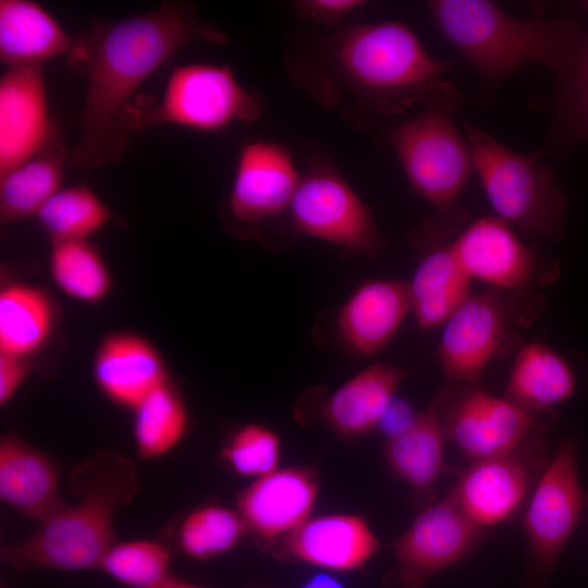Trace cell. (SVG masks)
Returning a JSON list of instances; mask_svg holds the SVG:
<instances>
[{
	"mask_svg": "<svg viewBox=\"0 0 588 588\" xmlns=\"http://www.w3.org/2000/svg\"><path fill=\"white\" fill-rule=\"evenodd\" d=\"M197 40L223 44L228 36L201 19L195 5L181 1H163L120 20L99 17L76 35L69 63L85 74L86 93L73 163L95 170L120 162L130 143L124 111L131 96Z\"/></svg>",
	"mask_w": 588,
	"mask_h": 588,
	"instance_id": "cell-1",
	"label": "cell"
},
{
	"mask_svg": "<svg viewBox=\"0 0 588 588\" xmlns=\"http://www.w3.org/2000/svg\"><path fill=\"white\" fill-rule=\"evenodd\" d=\"M134 463L120 452L100 450L69 474L73 502H64L37 529L17 542L3 543L2 563L17 571H83L98 567L118 540L114 514L138 491Z\"/></svg>",
	"mask_w": 588,
	"mask_h": 588,
	"instance_id": "cell-2",
	"label": "cell"
},
{
	"mask_svg": "<svg viewBox=\"0 0 588 588\" xmlns=\"http://www.w3.org/2000/svg\"><path fill=\"white\" fill-rule=\"evenodd\" d=\"M333 59L345 82L375 108L400 113L421 103L454 109L461 94L443 79L451 64L432 57L400 21L352 26L333 45Z\"/></svg>",
	"mask_w": 588,
	"mask_h": 588,
	"instance_id": "cell-3",
	"label": "cell"
},
{
	"mask_svg": "<svg viewBox=\"0 0 588 588\" xmlns=\"http://www.w3.org/2000/svg\"><path fill=\"white\" fill-rule=\"evenodd\" d=\"M443 36L488 82L540 63L560 72L581 32L569 20L517 19L488 0L428 2Z\"/></svg>",
	"mask_w": 588,
	"mask_h": 588,
	"instance_id": "cell-4",
	"label": "cell"
},
{
	"mask_svg": "<svg viewBox=\"0 0 588 588\" xmlns=\"http://www.w3.org/2000/svg\"><path fill=\"white\" fill-rule=\"evenodd\" d=\"M463 128L495 216L525 234L556 240L567 201L553 170L539 155L514 151L467 121Z\"/></svg>",
	"mask_w": 588,
	"mask_h": 588,
	"instance_id": "cell-5",
	"label": "cell"
},
{
	"mask_svg": "<svg viewBox=\"0 0 588 588\" xmlns=\"http://www.w3.org/2000/svg\"><path fill=\"white\" fill-rule=\"evenodd\" d=\"M261 112V99L238 82L229 65L189 63L172 70L160 101L130 103L124 125L130 133L167 124L217 132L234 123H253Z\"/></svg>",
	"mask_w": 588,
	"mask_h": 588,
	"instance_id": "cell-6",
	"label": "cell"
},
{
	"mask_svg": "<svg viewBox=\"0 0 588 588\" xmlns=\"http://www.w3.org/2000/svg\"><path fill=\"white\" fill-rule=\"evenodd\" d=\"M455 109L430 103L389 134L414 192L453 226L461 221L457 198L475 170L470 147L452 121Z\"/></svg>",
	"mask_w": 588,
	"mask_h": 588,
	"instance_id": "cell-7",
	"label": "cell"
},
{
	"mask_svg": "<svg viewBox=\"0 0 588 588\" xmlns=\"http://www.w3.org/2000/svg\"><path fill=\"white\" fill-rule=\"evenodd\" d=\"M585 491L578 469V444L565 437L550 458L522 514L527 542L525 588H548L575 531Z\"/></svg>",
	"mask_w": 588,
	"mask_h": 588,
	"instance_id": "cell-8",
	"label": "cell"
},
{
	"mask_svg": "<svg viewBox=\"0 0 588 588\" xmlns=\"http://www.w3.org/2000/svg\"><path fill=\"white\" fill-rule=\"evenodd\" d=\"M544 430L515 449L456 468V480L446 494L482 529L522 516L549 463Z\"/></svg>",
	"mask_w": 588,
	"mask_h": 588,
	"instance_id": "cell-9",
	"label": "cell"
},
{
	"mask_svg": "<svg viewBox=\"0 0 588 588\" xmlns=\"http://www.w3.org/2000/svg\"><path fill=\"white\" fill-rule=\"evenodd\" d=\"M294 231L344 250L378 256L382 235L366 204L328 160L310 162L290 205Z\"/></svg>",
	"mask_w": 588,
	"mask_h": 588,
	"instance_id": "cell-10",
	"label": "cell"
},
{
	"mask_svg": "<svg viewBox=\"0 0 588 588\" xmlns=\"http://www.w3.org/2000/svg\"><path fill=\"white\" fill-rule=\"evenodd\" d=\"M446 441L468 462L506 453L549 421L475 384L448 382L434 396Z\"/></svg>",
	"mask_w": 588,
	"mask_h": 588,
	"instance_id": "cell-11",
	"label": "cell"
},
{
	"mask_svg": "<svg viewBox=\"0 0 588 588\" xmlns=\"http://www.w3.org/2000/svg\"><path fill=\"white\" fill-rule=\"evenodd\" d=\"M482 537L483 529L448 495L428 504L393 543L395 568L388 588H426L437 575L468 559Z\"/></svg>",
	"mask_w": 588,
	"mask_h": 588,
	"instance_id": "cell-12",
	"label": "cell"
},
{
	"mask_svg": "<svg viewBox=\"0 0 588 588\" xmlns=\"http://www.w3.org/2000/svg\"><path fill=\"white\" fill-rule=\"evenodd\" d=\"M511 298L490 290L471 294L443 323L438 359L452 383H478L489 362L503 346L516 319Z\"/></svg>",
	"mask_w": 588,
	"mask_h": 588,
	"instance_id": "cell-13",
	"label": "cell"
},
{
	"mask_svg": "<svg viewBox=\"0 0 588 588\" xmlns=\"http://www.w3.org/2000/svg\"><path fill=\"white\" fill-rule=\"evenodd\" d=\"M58 139L41 65L7 68L0 78V176Z\"/></svg>",
	"mask_w": 588,
	"mask_h": 588,
	"instance_id": "cell-14",
	"label": "cell"
},
{
	"mask_svg": "<svg viewBox=\"0 0 588 588\" xmlns=\"http://www.w3.org/2000/svg\"><path fill=\"white\" fill-rule=\"evenodd\" d=\"M451 247L470 280L482 281L494 290L522 293L541 278L536 254L497 216L471 222L451 242Z\"/></svg>",
	"mask_w": 588,
	"mask_h": 588,
	"instance_id": "cell-15",
	"label": "cell"
},
{
	"mask_svg": "<svg viewBox=\"0 0 588 588\" xmlns=\"http://www.w3.org/2000/svg\"><path fill=\"white\" fill-rule=\"evenodd\" d=\"M299 181L293 157L284 145L247 142L236 160L230 211L245 223L271 219L290 208Z\"/></svg>",
	"mask_w": 588,
	"mask_h": 588,
	"instance_id": "cell-16",
	"label": "cell"
},
{
	"mask_svg": "<svg viewBox=\"0 0 588 588\" xmlns=\"http://www.w3.org/2000/svg\"><path fill=\"white\" fill-rule=\"evenodd\" d=\"M318 490L315 469L278 468L241 490L236 510L258 540L284 539L310 518Z\"/></svg>",
	"mask_w": 588,
	"mask_h": 588,
	"instance_id": "cell-17",
	"label": "cell"
},
{
	"mask_svg": "<svg viewBox=\"0 0 588 588\" xmlns=\"http://www.w3.org/2000/svg\"><path fill=\"white\" fill-rule=\"evenodd\" d=\"M451 230L443 223H428L416 236L422 250L408 284L412 311L421 329L443 324L471 295V280L446 242Z\"/></svg>",
	"mask_w": 588,
	"mask_h": 588,
	"instance_id": "cell-18",
	"label": "cell"
},
{
	"mask_svg": "<svg viewBox=\"0 0 588 588\" xmlns=\"http://www.w3.org/2000/svg\"><path fill=\"white\" fill-rule=\"evenodd\" d=\"M409 311L408 282L399 279L366 280L339 308L336 332L347 351L371 358L388 345Z\"/></svg>",
	"mask_w": 588,
	"mask_h": 588,
	"instance_id": "cell-19",
	"label": "cell"
},
{
	"mask_svg": "<svg viewBox=\"0 0 588 588\" xmlns=\"http://www.w3.org/2000/svg\"><path fill=\"white\" fill-rule=\"evenodd\" d=\"M93 378L109 401L131 411L170 380L159 351L132 332L112 333L101 341L93 360Z\"/></svg>",
	"mask_w": 588,
	"mask_h": 588,
	"instance_id": "cell-20",
	"label": "cell"
},
{
	"mask_svg": "<svg viewBox=\"0 0 588 588\" xmlns=\"http://www.w3.org/2000/svg\"><path fill=\"white\" fill-rule=\"evenodd\" d=\"M283 541L290 556L328 572L360 568L380 548L367 520L355 514L309 518Z\"/></svg>",
	"mask_w": 588,
	"mask_h": 588,
	"instance_id": "cell-21",
	"label": "cell"
},
{
	"mask_svg": "<svg viewBox=\"0 0 588 588\" xmlns=\"http://www.w3.org/2000/svg\"><path fill=\"white\" fill-rule=\"evenodd\" d=\"M0 499L23 517L42 522L65 502L58 463L14 433L2 436Z\"/></svg>",
	"mask_w": 588,
	"mask_h": 588,
	"instance_id": "cell-22",
	"label": "cell"
},
{
	"mask_svg": "<svg viewBox=\"0 0 588 588\" xmlns=\"http://www.w3.org/2000/svg\"><path fill=\"white\" fill-rule=\"evenodd\" d=\"M408 370L376 363L360 370L322 403L320 417L343 439L360 438L378 428Z\"/></svg>",
	"mask_w": 588,
	"mask_h": 588,
	"instance_id": "cell-23",
	"label": "cell"
},
{
	"mask_svg": "<svg viewBox=\"0 0 588 588\" xmlns=\"http://www.w3.org/2000/svg\"><path fill=\"white\" fill-rule=\"evenodd\" d=\"M445 434L437 402L417 413L401 433L387 439L384 457L391 471L416 493L430 497L437 481L454 474L445 460Z\"/></svg>",
	"mask_w": 588,
	"mask_h": 588,
	"instance_id": "cell-24",
	"label": "cell"
},
{
	"mask_svg": "<svg viewBox=\"0 0 588 588\" xmlns=\"http://www.w3.org/2000/svg\"><path fill=\"white\" fill-rule=\"evenodd\" d=\"M74 40L38 2L0 1V60L7 68L69 56Z\"/></svg>",
	"mask_w": 588,
	"mask_h": 588,
	"instance_id": "cell-25",
	"label": "cell"
},
{
	"mask_svg": "<svg viewBox=\"0 0 588 588\" xmlns=\"http://www.w3.org/2000/svg\"><path fill=\"white\" fill-rule=\"evenodd\" d=\"M568 363L551 347L531 342L523 345L513 364L504 397L536 415H549L576 391Z\"/></svg>",
	"mask_w": 588,
	"mask_h": 588,
	"instance_id": "cell-26",
	"label": "cell"
},
{
	"mask_svg": "<svg viewBox=\"0 0 588 588\" xmlns=\"http://www.w3.org/2000/svg\"><path fill=\"white\" fill-rule=\"evenodd\" d=\"M52 301L41 289L11 283L0 292V354L29 359L54 328Z\"/></svg>",
	"mask_w": 588,
	"mask_h": 588,
	"instance_id": "cell-27",
	"label": "cell"
},
{
	"mask_svg": "<svg viewBox=\"0 0 588 588\" xmlns=\"http://www.w3.org/2000/svg\"><path fill=\"white\" fill-rule=\"evenodd\" d=\"M65 150L51 146L0 176V217L12 223L36 216L59 189L64 177Z\"/></svg>",
	"mask_w": 588,
	"mask_h": 588,
	"instance_id": "cell-28",
	"label": "cell"
},
{
	"mask_svg": "<svg viewBox=\"0 0 588 588\" xmlns=\"http://www.w3.org/2000/svg\"><path fill=\"white\" fill-rule=\"evenodd\" d=\"M133 438L138 456H164L184 439L189 415L179 389L168 381L147 395L133 411Z\"/></svg>",
	"mask_w": 588,
	"mask_h": 588,
	"instance_id": "cell-29",
	"label": "cell"
},
{
	"mask_svg": "<svg viewBox=\"0 0 588 588\" xmlns=\"http://www.w3.org/2000/svg\"><path fill=\"white\" fill-rule=\"evenodd\" d=\"M49 272L64 294L82 303H99L112 287L107 264L88 241H53Z\"/></svg>",
	"mask_w": 588,
	"mask_h": 588,
	"instance_id": "cell-30",
	"label": "cell"
},
{
	"mask_svg": "<svg viewBox=\"0 0 588 588\" xmlns=\"http://www.w3.org/2000/svg\"><path fill=\"white\" fill-rule=\"evenodd\" d=\"M53 241H88L112 212L85 183L59 189L36 215Z\"/></svg>",
	"mask_w": 588,
	"mask_h": 588,
	"instance_id": "cell-31",
	"label": "cell"
},
{
	"mask_svg": "<svg viewBox=\"0 0 588 588\" xmlns=\"http://www.w3.org/2000/svg\"><path fill=\"white\" fill-rule=\"evenodd\" d=\"M247 532L237 510L206 504L184 516L177 527L176 541L186 556L206 561L232 551Z\"/></svg>",
	"mask_w": 588,
	"mask_h": 588,
	"instance_id": "cell-32",
	"label": "cell"
},
{
	"mask_svg": "<svg viewBox=\"0 0 588 588\" xmlns=\"http://www.w3.org/2000/svg\"><path fill=\"white\" fill-rule=\"evenodd\" d=\"M171 552L160 541H117L101 558L97 569L128 588H161L172 577Z\"/></svg>",
	"mask_w": 588,
	"mask_h": 588,
	"instance_id": "cell-33",
	"label": "cell"
},
{
	"mask_svg": "<svg viewBox=\"0 0 588 588\" xmlns=\"http://www.w3.org/2000/svg\"><path fill=\"white\" fill-rule=\"evenodd\" d=\"M280 453L278 434L260 424H246L237 428L221 449L223 462L234 473L255 479L278 469Z\"/></svg>",
	"mask_w": 588,
	"mask_h": 588,
	"instance_id": "cell-34",
	"label": "cell"
},
{
	"mask_svg": "<svg viewBox=\"0 0 588 588\" xmlns=\"http://www.w3.org/2000/svg\"><path fill=\"white\" fill-rule=\"evenodd\" d=\"M556 74L561 81L562 122L575 138L588 139V32L581 34Z\"/></svg>",
	"mask_w": 588,
	"mask_h": 588,
	"instance_id": "cell-35",
	"label": "cell"
},
{
	"mask_svg": "<svg viewBox=\"0 0 588 588\" xmlns=\"http://www.w3.org/2000/svg\"><path fill=\"white\" fill-rule=\"evenodd\" d=\"M364 5L362 0H302L295 2V12L301 17L331 27Z\"/></svg>",
	"mask_w": 588,
	"mask_h": 588,
	"instance_id": "cell-36",
	"label": "cell"
},
{
	"mask_svg": "<svg viewBox=\"0 0 588 588\" xmlns=\"http://www.w3.org/2000/svg\"><path fill=\"white\" fill-rule=\"evenodd\" d=\"M28 372V359L0 354V404L2 406L14 397Z\"/></svg>",
	"mask_w": 588,
	"mask_h": 588,
	"instance_id": "cell-37",
	"label": "cell"
},
{
	"mask_svg": "<svg viewBox=\"0 0 588 588\" xmlns=\"http://www.w3.org/2000/svg\"><path fill=\"white\" fill-rule=\"evenodd\" d=\"M416 415L407 401L395 395L384 411L378 428L389 439L404 431Z\"/></svg>",
	"mask_w": 588,
	"mask_h": 588,
	"instance_id": "cell-38",
	"label": "cell"
},
{
	"mask_svg": "<svg viewBox=\"0 0 588 588\" xmlns=\"http://www.w3.org/2000/svg\"><path fill=\"white\" fill-rule=\"evenodd\" d=\"M301 588H346L335 576L328 572L317 573L308 577Z\"/></svg>",
	"mask_w": 588,
	"mask_h": 588,
	"instance_id": "cell-39",
	"label": "cell"
},
{
	"mask_svg": "<svg viewBox=\"0 0 588 588\" xmlns=\"http://www.w3.org/2000/svg\"><path fill=\"white\" fill-rule=\"evenodd\" d=\"M161 588H206L199 585L191 584L187 581H183L181 579H177L176 577H172L164 586Z\"/></svg>",
	"mask_w": 588,
	"mask_h": 588,
	"instance_id": "cell-40",
	"label": "cell"
},
{
	"mask_svg": "<svg viewBox=\"0 0 588 588\" xmlns=\"http://www.w3.org/2000/svg\"><path fill=\"white\" fill-rule=\"evenodd\" d=\"M585 510L588 513V491H585Z\"/></svg>",
	"mask_w": 588,
	"mask_h": 588,
	"instance_id": "cell-41",
	"label": "cell"
},
{
	"mask_svg": "<svg viewBox=\"0 0 588 588\" xmlns=\"http://www.w3.org/2000/svg\"><path fill=\"white\" fill-rule=\"evenodd\" d=\"M583 8H585L588 11V1L583 3Z\"/></svg>",
	"mask_w": 588,
	"mask_h": 588,
	"instance_id": "cell-42",
	"label": "cell"
}]
</instances>
